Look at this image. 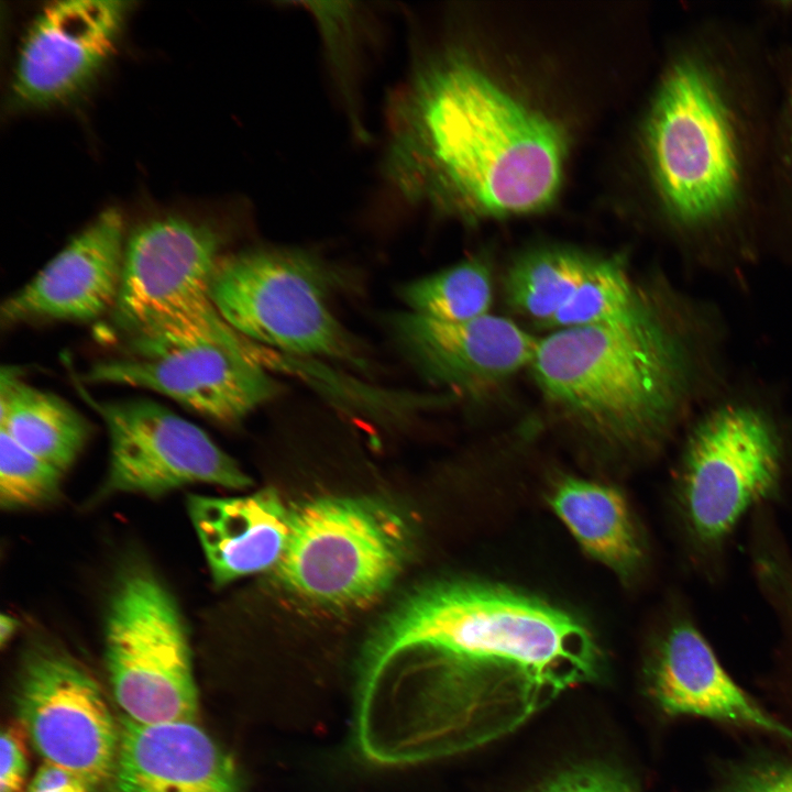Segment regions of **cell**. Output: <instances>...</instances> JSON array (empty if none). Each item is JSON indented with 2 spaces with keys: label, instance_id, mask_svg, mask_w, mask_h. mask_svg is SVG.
<instances>
[{
  "label": "cell",
  "instance_id": "6da1fadb",
  "mask_svg": "<svg viewBox=\"0 0 792 792\" xmlns=\"http://www.w3.org/2000/svg\"><path fill=\"white\" fill-rule=\"evenodd\" d=\"M414 658V669L360 689L365 733L404 763L516 729L569 689L596 679L602 653L575 615L509 585L435 581L381 622L362 680Z\"/></svg>",
  "mask_w": 792,
  "mask_h": 792
},
{
  "label": "cell",
  "instance_id": "7a4b0ae2",
  "mask_svg": "<svg viewBox=\"0 0 792 792\" xmlns=\"http://www.w3.org/2000/svg\"><path fill=\"white\" fill-rule=\"evenodd\" d=\"M777 106L773 43L757 22L695 18L675 44L642 129L659 215L701 258L766 246Z\"/></svg>",
  "mask_w": 792,
  "mask_h": 792
},
{
  "label": "cell",
  "instance_id": "3957f363",
  "mask_svg": "<svg viewBox=\"0 0 792 792\" xmlns=\"http://www.w3.org/2000/svg\"><path fill=\"white\" fill-rule=\"evenodd\" d=\"M564 154L556 123L455 54L419 65L389 107L384 170L407 202L538 211L558 193Z\"/></svg>",
  "mask_w": 792,
  "mask_h": 792
},
{
  "label": "cell",
  "instance_id": "277c9868",
  "mask_svg": "<svg viewBox=\"0 0 792 792\" xmlns=\"http://www.w3.org/2000/svg\"><path fill=\"white\" fill-rule=\"evenodd\" d=\"M546 402L583 435L617 449L660 443L693 382L680 332L645 299L604 324L540 338L530 364Z\"/></svg>",
  "mask_w": 792,
  "mask_h": 792
},
{
  "label": "cell",
  "instance_id": "5b68a950",
  "mask_svg": "<svg viewBox=\"0 0 792 792\" xmlns=\"http://www.w3.org/2000/svg\"><path fill=\"white\" fill-rule=\"evenodd\" d=\"M222 245L213 224L182 215L148 219L130 232L112 310L128 343L255 346L221 317L211 297Z\"/></svg>",
  "mask_w": 792,
  "mask_h": 792
},
{
  "label": "cell",
  "instance_id": "8992f818",
  "mask_svg": "<svg viewBox=\"0 0 792 792\" xmlns=\"http://www.w3.org/2000/svg\"><path fill=\"white\" fill-rule=\"evenodd\" d=\"M411 537L403 515L383 501L317 497L292 510L277 575L308 603L360 608L392 586L410 553Z\"/></svg>",
  "mask_w": 792,
  "mask_h": 792
},
{
  "label": "cell",
  "instance_id": "52a82bcc",
  "mask_svg": "<svg viewBox=\"0 0 792 792\" xmlns=\"http://www.w3.org/2000/svg\"><path fill=\"white\" fill-rule=\"evenodd\" d=\"M783 463L781 432L762 408L729 402L705 414L688 438L676 482L692 543L718 549L748 509L776 493Z\"/></svg>",
  "mask_w": 792,
  "mask_h": 792
},
{
  "label": "cell",
  "instance_id": "ba28073f",
  "mask_svg": "<svg viewBox=\"0 0 792 792\" xmlns=\"http://www.w3.org/2000/svg\"><path fill=\"white\" fill-rule=\"evenodd\" d=\"M328 271L297 251L257 249L222 256L211 282L221 317L252 342L362 365L328 305Z\"/></svg>",
  "mask_w": 792,
  "mask_h": 792
},
{
  "label": "cell",
  "instance_id": "9c48e42d",
  "mask_svg": "<svg viewBox=\"0 0 792 792\" xmlns=\"http://www.w3.org/2000/svg\"><path fill=\"white\" fill-rule=\"evenodd\" d=\"M105 645L123 716L143 724L195 721L198 693L186 627L173 596L147 569L132 568L118 580Z\"/></svg>",
  "mask_w": 792,
  "mask_h": 792
},
{
  "label": "cell",
  "instance_id": "30bf717a",
  "mask_svg": "<svg viewBox=\"0 0 792 792\" xmlns=\"http://www.w3.org/2000/svg\"><path fill=\"white\" fill-rule=\"evenodd\" d=\"M110 439L107 493L160 495L194 483L242 490L251 479L208 435L148 399L91 402Z\"/></svg>",
  "mask_w": 792,
  "mask_h": 792
},
{
  "label": "cell",
  "instance_id": "8fae6325",
  "mask_svg": "<svg viewBox=\"0 0 792 792\" xmlns=\"http://www.w3.org/2000/svg\"><path fill=\"white\" fill-rule=\"evenodd\" d=\"M261 361L256 346L129 343L124 353L96 362L84 380L146 388L210 419L234 422L278 392Z\"/></svg>",
  "mask_w": 792,
  "mask_h": 792
},
{
  "label": "cell",
  "instance_id": "7c38bea8",
  "mask_svg": "<svg viewBox=\"0 0 792 792\" xmlns=\"http://www.w3.org/2000/svg\"><path fill=\"white\" fill-rule=\"evenodd\" d=\"M15 705L44 762L63 767L94 788L112 779L119 724L97 682L76 661L41 650L25 662Z\"/></svg>",
  "mask_w": 792,
  "mask_h": 792
},
{
  "label": "cell",
  "instance_id": "4fadbf2b",
  "mask_svg": "<svg viewBox=\"0 0 792 792\" xmlns=\"http://www.w3.org/2000/svg\"><path fill=\"white\" fill-rule=\"evenodd\" d=\"M131 9L117 0L54 1L22 41L11 96L23 108L55 106L85 90L112 57Z\"/></svg>",
  "mask_w": 792,
  "mask_h": 792
},
{
  "label": "cell",
  "instance_id": "5bb4252c",
  "mask_svg": "<svg viewBox=\"0 0 792 792\" xmlns=\"http://www.w3.org/2000/svg\"><path fill=\"white\" fill-rule=\"evenodd\" d=\"M127 235L116 208L103 210L1 306V322L89 321L113 310Z\"/></svg>",
  "mask_w": 792,
  "mask_h": 792
},
{
  "label": "cell",
  "instance_id": "9a60e30c",
  "mask_svg": "<svg viewBox=\"0 0 792 792\" xmlns=\"http://www.w3.org/2000/svg\"><path fill=\"white\" fill-rule=\"evenodd\" d=\"M391 327L424 376L462 392L484 391L530 366L539 341L513 320L490 314L452 322L409 310L394 316Z\"/></svg>",
  "mask_w": 792,
  "mask_h": 792
},
{
  "label": "cell",
  "instance_id": "2e32d148",
  "mask_svg": "<svg viewBox=\"0 0 792 792\" xmlns=\"http://www.w3.org/2000/svg\"><path fill=\"white\" fill-rule=\"evenodd\" d=\"M646 680L670 716H696L792 741V727L762 708L726 672L686 617L671 620L653 645Z\"/></svg>",
  "mask_w": 792,
  "mask_h": 792
},
{
  "label": "cell",
  "instance_id": "e0dca14e",
  "mask_svg": "<svg viewBox=\"0 0 792 792\" xmlns=\"http://www.w3.org/2000/svg\"><path fill=\"white\" fill-rule=\"evenodd\" d=\"M114 792H240L232 759L195 721L119 722Z\"/></svg>",
  "mask_w": 792,
  "mask_h": 792
},
{
  "label": "cell",
  "instance_id": "ac0fdd59",
  "mask_svg": "<svg viewBox=\"0 0 792 792\" xmlns=\"http://www.w3.org/2000/svg\"><path fill=\"white\" fill-rule=\"evenodd\" d=\"M187 507L216 585L280 562L292 510L273 488L239 497L190 495Z\"/></svg>",
  "mask_w": 792,
  "mask_h": 792
},
{
  "label": "cell",
  "instance_id": "d6986e66",
  "mask_svg": "<svg viewBox=\"0 0 792 792\" xmlns=\"http://www.w3.org/2000/svg\"><path fill=\"white\" fill-rule=\"evenodd\" d=\"M548 503L581 548L623 579L642 562V546L631 512L615 487L579 477H563Z\"/></svg>",
  "mask_w": 792,
  "mask_h": 792
},
{
  "label": "cell",
  "instance_id": "ffe728a7",
  "mask_svg": "<svg viewBox=\"0 0 792 792\" xmlns=\"http://www.w3.org/2000/svg\"><path fill=\"white\" fill-rule=\"evenodd\" d=\"M0 430L64 472L85 447L90 425L64 399L29 385L9 367L1 370Z\"/></svg>",
  "mask_w": 792,
  "mask_h": 792
},
{
  "label": "cell",
  "instance_id": "44dd1931",
  "mask_svg": "<svg viewBox=\"0 0 792 792\" xmlns=\"http://www.w3.org/2000/svg\"><path fill=\"white\" fill-rule=\"evenodd\" d=\"M594 258L566 249H542L519 257L504 280L508 305L518 314L548 323L566 304Z\"/></svg>",
  "mask_w": 792,
  "mask_h": 792
},
{
  "label": "cell",
  "instance_id": "7402d4cb",
  "mask_svg": "<svg viewBox=\"0 0 792 792\" xmlns=\"http://www.w3.org/2000/svg\"><path fill=\"white\" fill-rule=\"evenodd\" d=\"M777 106L766 211V243L792 256V36L774 44Z\"/></svg>",
  "mask_w": 792,
  "mask_h": 792
},
{
  "label": "cell",
  "instance_id": "603a6c76",
  "mask_svg": "<svg viewBox=\"0 0 792 792\" xmlns=\"http://www.w3.org/2000/svg\"><path fill=\"white\" fill-rule=\"evenodd\" d=\"M410 311L443 321H468L488 315L493 299L490 267L471 258L416 279L402 289Z\"/></svg>",
  "mask_w": 792,
  "mask_h": 792
},
{
  "label": "cell",
  "instance_id": "cb8c5ba5",
  "mask_svg": "<svg viewBox=\"0 0 792 792\" xmlns=\"http://www.w3.org/2000/svg\"><path fill=\"white\" fill-rule=\"evenodd\" d=\"M644 300L623 263L594 258L573 295L543 327L557 330L609 323L628 316Z\"/></svg>",
  "mask_w": 792,
  "mask_h": 792
},
{
  "label": "cell",
  "instance_id": "d4e9b609",
  "mask_svg": "<svg viewBox=\"0 0 792 792\" xmlns=\"http://www.w3.org/2000/svg\"><path fill=\"white\" fill-rule=\"evenodd\" d=\"M63 471L38 458L0 430V502L9 509L51 501Z\"/></svg>",
  "mask_w": 792,
  "mask_h": 792
},
{
  "label": "cell",
  "instance_id": "484cf974",
  "mask_svg": "<svg viewBox=\"0 0 792 792\" xmlns=\"http://www.w3.org/2000/svg\"><path fill=\"white\" fill-rule=\"evenodd\" d=\"M712 792H792V765L759 760L730 769Z\"/></svg>",
  "mask_w": 792,
  "mask_h": 792
},
{
  "label": "cell",
  "instance_id": "4316f807",
  "mask_svg": "<svg viewBox=\"0 0 792 792\" xmlns=\"http://www.w3.org/2000/svg\"><path fill=\"white\" fill-rule=\"evenodd\" d=\"M537 792H637L631 782L607 766L585 765L568 769Z\"/></svg>",
  "mask_w": 792,
  "mask_h": 792
},
{
  "label": "cell",
  "instance_id": "83f0119b",
  "mask_svg": "<svg viewBox=\"0 0 792 792\" xmlns=\"http://www.w3.org/2000/svg\"><path fill=\"white\" fill-rule=\"evenodd\" d=\"M0 792H20L28 772L24 736L19 728L2 730L0 745Z\"/></svg>",
  "mask_w": 792,
  "mask_h": 792
},
{
  "label": "cell",
  "instance_id": "f1b7e54d",
  "mask_svg": "<svg viewBox=\"0 0 792 792\" xmlns=\"http://www.w3.org/2000/svg\"><path fill=\"white\" fill-rule=\"evenodd\" d=\"M78 774L53 763L44 762L36 771L25 792H92Z\"/></svg>",
  "mask_w": 792,
  "mask_h": 792
},
{
  "label": "cell",
  "instance_id": "f546056e",
  "mask_svg": "<svg viewBox=\"0 0 792 792\" xmlns=\"http://www.w3.org/2000/svg\"><path fill=\"white\" fill-rule=\"evenodd\" d=\"M787 647L789 651V671L785 675L787 679L783 681L782 692L783 698L787 706L792 713V620L789 623L785 629Z\"/></svg>",
  "mask_w": 792,
  "mask_h": 792
},
{
  "label": "cell",
  "instance_id": "4dcf8cb0",
  "mask_svg": "<svg viewBox=\"0 0 792 792\" xmlns=\"http://www.w3.org/2000/svg\"><path fill=\"white\" fill-rule=\"evenodd\" d=\"M18 622L8 615L2 614L0 617V642L4 645L15 632Z\"/></svg>",
  "mask_w": 792,
  "mask_h": 792
}]
</instances>
